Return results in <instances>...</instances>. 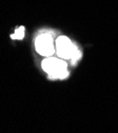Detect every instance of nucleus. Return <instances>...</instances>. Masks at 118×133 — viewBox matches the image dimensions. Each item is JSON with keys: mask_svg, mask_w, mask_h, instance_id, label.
Segmentation results:
<instances>
[{"mask_svg": "<svg viewBox=\"0 0 118 133\" xmlns=\"http://www.w3.org/2000/svg\"><path fill=\"white\" fill-rule=\"evenodd\" d=\"M35 46H36L37 52L42 56H46V57L52 56L55 52L53 39L51 37V35H48V34L39 35L36 39Z\"/></svg>", "mask_w": 118, "mask_h": 133, "instance_id": "nucleus-3", "label": "nucleus"}, {"mask_svg": "<svg viewBox=\"0 0 118 133\" xmlns=\"http://www.w3.org/2000/svg\"><path fill=\"white\" fill-rule=\"evenodd\" d=\"M42 68L51 78H65L67 76L66 63L58 58H45L42 61Z\"/></svg>", "mask_w": 118, "mask_h": 133, "instance_id": "nucleus-1", "label": "nucleus"}, {"mask_svg": "<svg viewBox=\"0 0 118 133\" xmlns=\"http://www.w3.org/2000/svg\"><path fill=\"white\" fill-rule=\"evenodd\" d=\"M56 50L59 57L63 59H73L75 61L80 56V53L76 45L69 38L64 36H60L56 40Z\"/></svg>", "mask_w": 118, "mask_h": 133, "instance_id": "nucleus-2", "label": "nucleus"}, {"mask_svg": "<svg viewBox=\"0 0 118 133\" xmlns=\"http://www.w3.org/2000/svg\"><path fill=\"white\" fill-rule=\"evenodd\" d=\"M23 35H24V28H23V26H21V28H19L18 30L16 31V33H15L14 35H12V38L21 39V38L23 37Z\"/></svg>", "mask_w": 118, "mask_h": 133, "instance_id": "nucleus-4", "label": "nucleus"}]
</instances>
